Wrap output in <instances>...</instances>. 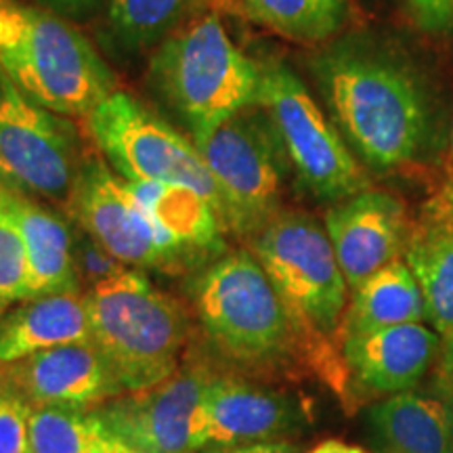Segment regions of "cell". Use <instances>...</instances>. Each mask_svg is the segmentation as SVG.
<instances>
[{"instance_id": "obj_31", "label": "cell", "mask_w": 453, "mask_h": 453, "mask_svg": "<svg viewBox=\"0 0 453 453\" xmlns=\"http://www.w3.org/2000/svg\"><path fill=\"white\" fill-rule=\"evenodd\" d=\"M437 387L445 396H449L453 403V349H441V364H439Z\"/></svg>"}, {"instance_id": "obj_10", "label": "cell", "mask_w": 453, "mask_h": 453, "mask_svg": "<svg viewBox=\"0 0 453 453\" xmlns=\"http://www.w3.org/2000/svg\"><path fill=\"white\" fill-rule=\"evenodd\" d=\"M0 73V185L70 203L81 173L76 128Z\"/></svg>"}, {"instance_id": "obj_22", "label": "cell", "mask_w": 453, "mask_h": 453, "mask_svg": "<svg viewBox=\"0 0 453 453\" xmlns=\"http://www.w3.org/2000/svg\"><path fill=\"white\" fill-rule=\"evenodd\" d=\"M422 321H426V303L420 286L405 260L396 258L367 277L350 294L338 332V344L355 334Z\"/></svg>"}, {"instance_id": "obj_34", "label": "cell", "mask_w": 453, "mask_h": 453, "mask_svg": "<svg viewBox=\"0 0 453 453\" xmlns=\"http://www.w3.org/2000/svg\"><path fill=\"white\" fill-rule=\"evenodd\" d=\"M87 453H137L134 449H130L127 443H122L120 439H116L113 434L107 433L105 439H101L97 445H93Z\"/></svg>"}, {"instance_id": "obj_8", "label": "cell", "mask_w": 453, "mask_h": 453, "mask_svg": "<svg viewBox=\"0 0 453 453\" xmlns=\"http://www.w3.org/2000/svg\"><path fill=\"white\" fill-rule=\"evenodd\" d=\"M258 105L273 124L288 166L311 196L334 203L372 187L364 164L290 67L263 65Z\"/></svg>"}, {"instance_id": "obj_6", "label": "cell", "mask_w": 453, "mask_h": 453, "mask_svg": "<svg viewBox=\"0 0 453 453\" xmlns=\"http://www.w3.org/2000/svg\"><path fill=\"white\" fill-rule=\"evenodd\" d=\"M197 319L229 359L254 367L304 364L296 327L252 250L225 254L194 283Z\"/></svg>"}, {"instance_id": "obj_14", "label": "cell", "mask_w": 453, "mask_h": 453, "mask_svg": "<svg viewBox=\"0 0 453 453\" xmlns=\"http://www.w3.org/2000/svg\"><path fill=\"white\" fill-rule=\"evenodd\" d=\"M324 226L353 292L376 271L403 258L413 220L401 197L367 187L334 202L326 212Z\"/></svg>"}, {"instance_id": "obj_9", "label": "cell", "mask_w": 453, "mask_h": 453, "mask_svg": "<svg viewBox=\"0 0 453 453\" xmlns=\"http://www.w3.org/2000/svg\"><path fill=\"white\" fill-rule=\"evenodd\" d=\"M87 122L104 160L124 180L191 187L223 219V200L194 139L180 134L137 97L116 88L88 113Z\"/></svg>"}, {"instance_id": "obj_29", "label": "cell", "mask_w": 453, "mask_h": 453, "mask_svg": "<svg viewBox=\"0 0 453 453\" xmlns=\"http://www.w3.org/2000/svg\"><path fill=\"white\" fill-rule=\"evenodd\" d=\"M413 24L437 38L453 36V0H407Z\"/></svg>"}, {"instance_id": "obj_4", "label": "cell", "mask_w": 453, "mask_h": 453, "mask_svg": "<svg viewBox=\"0 0 453 453\" xmlns=\"http://www.w3.org/2000/svg\"><path fill=\"white\" fill-rule=\"evenodd\" d=\"M82 296L90 342L124 393L151 388L177 373L189 319L177 300L157 290L139 269L101 281Z\"/></svg>"}, {"instance_id": "obj_5", "label": "cell", "mask_w": 453, "mask_h": 453, "mask_svg": "<svg viewBox=\"0 0 453 453\" xmlns=\"http://www.w3.org/2000/svg\"><path fill=\"white\" fill-rule=\"evenodd\" d=\"M151 78L191 137L257 105L263 65L226 34L214 13L187 21L164 38L151 59Z\"/></svg>"}, {"instance_id": "obj_11", "label": "cell", "mask_w": 453, "mask_h": 453, "mask_svg": "<svg viewBox=\"0 0 453 453\" xmlns=\"http://www.w3.org/2000/svg\"><path fill=\"white\" fill-rule=\"evenodd\" d=\"M67 212L127 267L179 271L194 260L156 225L104 156L82 160Z\"/></svg>"}, {"instance_id": "obj_28", "label": "cell", "mask_w": 453, "mask_h": 453, "mask_svg": "<svg viewBox=\"0 0 453 453\" xmlns=\"http://www.w3.org/2000/svg\"><path fill=\"white\" fill-rule=\"evenodd\" d=\"M30 413L32 405L26 399L0 390V453H34Z\"/></svg>"}, {"instance_id": "obj_24", "label": "cell", "mask_w": 453, "mask_h": 453, "mask_svg": "<svg viewBox=\"0 0 453 453\" xmlns=\"http://www.w3.org/2000/svg\"><path fill=\"white\" fill-rule=\"evenodd\" d=\"M30 437L34 453H87L107 428L93 407L32 405Z\"/></svg>"}, {"instance_id": "obj_15", "label": "cell", "mask_w": 453, "mask_h": 453, "mask_svg": "<svg viewBox=\"0 0 453 453\" xmlns=\"http://www.w3.org/2000/svg\"><path fill=\"white\" fill-rule=\"evenodd\" d=\"M443 340L424 324L390 326L340 340L350 401L407 393L420 384L441 357Z\"/></svg>"}, {"instance_id": "obj_23", "label": "cell", "mask_w": 453, "mask_h": 453, "mask_svg": "<svg viewBox=\"0 0 453 453\" xmlns=\"http://www.w3.org/2000/svg\"><path fill=\"white\" fill-rule=\"evenodd\" d=\"M246 19L298 44H326L350 19L349 0H237Z\"/></svg>"}, {"instance_id": "obj_1", "label": "cell", "mask_w": 453, "mask_h": 453, "mask_svg": "<svg viewBox=\"0 0 453 453\" xmlns=\"http://www.w3.org/2000/svg\"><path fill=\"white\" fill-rule=\"evenodd\" d=\"M311 70L334 124L367 170H418L445 150L443 101L405 50L342 38L321 50Z\"/></svg>"}, {"instance_id": "obj_30", "label": "cell", "mask_w": 453, "mask_h": 453, "mask_svg": "<svg viewBox=\"0 0 453 453\" xmlns=\"http://www.w3.org/2000/svg\"><path fill=\"white\" fill-rule=\"evenodd\" d=\"M424 214H433V217L453 220V179H447L443 185L434 191V196L424 203Z\"/></svg>"}, {"instance_id": "obj_12", "label": "cell", "mask_w": 453, "mask_h": 453, "mask_svg": "<svg viewBox=\"0 0 453 453\" xmlns=\"http://www.w3.org/2000/svg\"><path fill=\"white\" fill-rule=\"evenodd\" d=\"M212 376L203 365L189 364L156 387L124 393L93 411L107 433L137 453H194L191 416Z\"/></svg>"}, {"instance_id": "obj_25", "label": "cell", "mask_w": 453, "mask_h": 453, "mask_svg": "<svg viewBox=\"0 0 453 453\" xmlns=\"http://www.w3.org/2000/svg\"><path fill=\"white\" fill-rule=\"evenodd\" d=\"M189 0H111L110 21L130 47L160 41L177 26Z\"/></svg>"}, {"instance_id": "obj_19", "label": "cell", "mask_w": 453, "mask_h": 453, "mask_svg": "<svg viewBox=\"0 0 453 453\" xmlns=\"http://www.w3.org/2000/svg\"><path fill=\"white\" fill-rule=\"evenodd\" d=\"M0 189L24 240L36 296L81 292L73 269V234L65 220L30 196L3 185Z\"/></svg>"}, {"instance_id": "obj_7", "label": "cell", "mask_w": 453, "mask_h": 453, "mask_svg": "<svg viewBox=\"0 0 453 453\" xmlns=\"http://www.w3.org/2000/svg\"><path fill=\"white\" fill-rule=\"evenodd\" d=\"M194 143L223 200L226 229L252 237L280 214L288 160L258 104L197 134Z\"/></svg>"}, {"instance_id": "obj_33", "label": "cell", "mask_w": 453, "mask_h": 453, "mask_svg": "<svg viewBox=\"0 0 453 453\" xmlns=\"http://www.w3.org/2000/svg\"><path fill=\"white\" fill-rule=\"evenodd\" d=\"M309 453H370V451L364 449V447H359V445H350V443H344V441L330 439V441H324V443L313 447Z\"/></svg>"}, {"instance_id": "obj_2", "label": "cell", "mask_w": 453, "mask_h": 453, "mask_svg": "<svg viewBox=\"0 0 453 453\" xmlns=\"http://www.w3.org/2000/svg\"><path fill=\"white\" fill-rule=\"evenodd\" d=\"M252 254L296 327L304 365L349 403L338 332L350 290L326 226L307 212L281 211L252 237Z\"/></svg>"}, {"instance_id": "obj_17", "label": "cell", "mask_w": 453, "mask_h": 453, "mask_svg": "<svg viewBox=\"0 0 453 453\" xmlns=\"http://www.w3.org/2000/svg\"><path fill=\"white\" fill-rule=\"evenodd\" d=\"M82 342H90V324L81 292L21 300L0 317V365Z\"/></svg>"}, {"instance_id": "obj_13", "label": "cell", "mask_w": 453, "mask_h": 453, "mask_svg": "<svg viewBox=\"0 0 453 453\" xmlns=\"http://www.w3.org/2000/svg\"><path fill=\"white\" fill-rule=\"evenodd\" d=\"M296 401L277 390L235 376H212L191 416V449L234 447L277 441L298 426Z\"/></svg>"}, {"instance_id": "obj_16", "label": "cell", "mask_w": 453, "mask_h": 453, "mask_svg": "<svg viewBox=\"0 0 453 453\" xmlns=\"http://www.w3.org/2000/svg\"><path fill=\"white\" fill-rule=\"evenodd\" d=\"M0 390L30 405L97 407L124 395L104 355L93 342L65 344L0 365Z\"/></svg>"}, {"instance_id": "obj_35", "label": "cell", "mask_w": 453, "mask_h": 453, "mask_svg": "<svg viewBox=\"0 0 453 453\" xmlns=\"http://www.w3.org/2000/svg\"><path fill=\"white\" fill-rule=\"evenodd\" d=\"M447 143H449V173H447V179H453V124L449 128V141Z\"/></svg>"}, {"instance_id": "obj_32", "label": "cell", "mask_w": 453, "mask_h": 453, "mask_svg": "<svg viewBox=\"0 0 453 453\" xmlns=\"http://www.w3.org/2000/svg\"><path fill=\"white\" fill-rule=\"evenodd\" d=\"M223 453H298V447H294L288 441H265V443H252L234 447Z\"/></svg>"}, {"instance_id": "obj_36", "label": "cell", "mask_w": 453, "mask_h": 453, "mask_svg": "<svg viewBox=\"0 0 453 453\" xmlns=\"http://www.w3.org/2000/svg\"><path fill=\"white\" fill-rule=\"evenodd\" d=\"M4 307H7V304L0 303V317H3V313H4Z\"/></svg>"}, {"instance_id": "obj_37", "label": "cell", "mask_w": 453, "mask_h": 453, "mask_svg": "<svg viewBox=\"0 0 453 453\" xmlns=\"http://www.w3.org/2000/svg\"><path fill=\"white\" fill-rule=\"evenodd\" d=\"M65 3H81V0H65Z\"/></svg>"}, {"instance_id": "obj_26", "label": "cell", "mask_w": 453, "mask_h": 453, "mask_svg": "<svg viewBox=\"0 0 453 453\" xmlns=\"http://www.w3.org/2000/svg\"><path fill=\"white\" fill-rule=\"evenodd\" d=\"M30 298H36L30 260L0 189V303H21Z\"/></svg>"}, {"instance_id": "obj_3", "label": "cell", "mask_w": 453, "mask_h": 453, "mask_svg": "<svg viewBox=\"0 0 453 453\" xmlns=\"http://www.w3.org/2000/svg\"><path fill=\"white\" fill-rule=\"evenodd\" d=\"M0 73L34 104L64 116H88L116 90L82 32L17 0H0Z\"/></svg>"}, {"instance_id": "obj_20", "label": "cell", "mask_w": 453, "mask_h": 453, "mask_svg": "<svg viewBox=\"0 0 453 453\" xmlns=\"http://www.w3.org/2000/svg\"><path fill=\"white\" fill-rule=\"evenodd\" d=\"M150 217L191 258H206L225 248L226 226L217 208L185 185L127 180Z\"/></svg>"}, {"instance_id": "obj_18", "label": "cell", "mask_w": 453, "mask_h": 453, "mask_svg": "<svg viewBox=\"0 0 453 453\" xmlns=\"http://www.w3.org/2000/svg\"><path fill=\"white\" fill-rule=\"evenodd\" d=\"M367 420L380 453H453V403L439 388L387 396Z\"/></svg>"}, {"instance_id": "obj_21", "label": "cell", "mask_w": 453, "mask_h": 453, "mask_svg": "<svg viewBox=\"0 0 453 453\" xmlns=\"http://www.w3.org/2000/svg\"><path fill=\"white\" fill-rule=\"evenodd\" d=\"M403 260L426 303V321L453 349V220L420 214L413 220Z\"/></svg>"}, {"instance_id": "obj_27", "label": "cell", "mask_w": 453, "mask_h": 453, "mask_svg": "<svg viewBox=\"0 0 453 453\" xmlns=\"http://www.w3.org/2000/svg\"><path fill=\"white\" fill-rule=\"evenodd\" d=\"M73 269H76L78 283L87 286L88 290L101 281L124 273L130 267L113 257L104 243H99L81 226V231L73 234Z\"/></svg>"}]
</instances>
